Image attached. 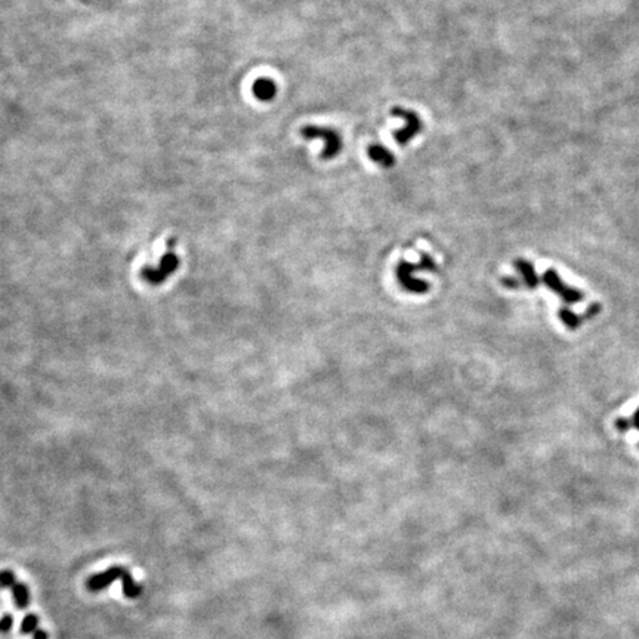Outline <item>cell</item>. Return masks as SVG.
Masks as SVG:
<instances>
[{"mask_svg":"<svg viewBox=\"0 0 639 639\" xmlns=\"http://www.w3.org/2000/svg\"><path fill=\"white\" fill-rule=\"evenodd\" d=\"M417 270L434 271L435 270L434 259L429 257V254L422 253V261L417 265L401 261L397 266V277L404 289H407L410 290V292H414V293H423L429 289V284L423 280H417V278L413 277V273Z\"/></svg>","mask_w":639,"mask_h":639,"instance_id":"obj_1","label":"cell"},{"mask_svg":"<svg viewBox=\"0 0 639 639\" xmlns=\"http://www.w3.org/2000/svg\"><path fill=\"white\" fill-rule=\"evenodd\" d=\"M300 135L305 139H323L324 141V149L321 151V159L323 160H330L339 154V151L342 148L341 143V136L339 134L330 129V127H320V126H304L300 131Z\"/></svg>","mask_w":639,"mask_h":639,"instance_id":"obj_2","label":"cell"},{"mask_svg":"<svg viewBox=\"0 0 639 639\" xmlns=\"http://www.w3.org/2000/svg\"><path fill=\"white\" fill-rule=\"evenodd\" d=\"M392 115L395 118H400L405 122V126L401 127V129H397L394 132V138L400 145H407L410 139H413L417 134L422 131V122L414 111L405 110L403 107H395L392 108Z\"/></svg>","mask_w":639,"mask_h":639,"instance_id":"obj_3","label":"cell"},{"mask_svg":"<svg viewBox=\"0 0 639 639\" xmlns=\"http://www.w3.org/2000/svg\"><path fill=\"white\" fill-rule=\"evenodd\" d=\"M542 280H543L544 286H548L552 290V292H555L568 305L577 304V302H582L585 299V295L582 292H579V290L565 284L561 280V277L558 275V273L555 270H552V268L543 274Z\"/></svg>","mask_w":639,"mask_h":639,"instance_id":"obj_4","label":"cell"},{"mask_svg":"<svg viewBox=\"0 0 639 639\" xmlns=\"http://www.w3.org/2000/svg\"><path fill=\"white\" fill-rule=\"evenodd\" d=\"M127 570L124 567H111L108 568V570L106 572H102L99 574H95V576H92L89 577L88 580V589L92 590V592H98V590H102V589H106L107 586H110L113 582H115V580H119L123 577V574L126 573Z\"/></svg>","mask_w":639,"mask_h":639,"instance_id":"obj_5","label":"cell"},{"mask_svg":"<svg viewBox=\"0 0 639 639\" xmlns=\"http://www.w3.org/2000/svg\"><path fill=\"white\" fill-rule=\"evenodd\" d=\"M179 265V259L175 257L173 253H168L161 258V264L159 266V270H147L145 277L151 282H160L163 280L165 277H168L173 270L177 268Z\"/></svg>","mask_w":639,"mask_h":639,"instance_id":"obj_6","label":"cell"},{"mask_svg":"<svg viewBox=\"0 0 639 639\" xmlns=\"http://www.w3.org/2000/svg\"><path fill=\"white\" fill-rule=\"evenodd\" d=\"M369 157L375 161V163L380 165L385 169H391L395 165V157L391 153L388 148H385L380 144H371L367 149Z\"/></svg>","mask_w":639,"mask_h":639,"instance_id":"obj_7","label":"cell"},{"mask_svg":"<svg viewBox=\"0 0 639 639\" xmlns=\"http://www.w3.org/2000/svg\"><path fill=\"white\" fill-rule=\"evenodd\" d=\"M515 268L522 277V283H524L528 289H536L539 286V277L536 271H534V266L531 262H528L527 259H517Z\"/></svg>","mask_w":639,"mask_h":639,"instance_id":"obj_8","label":"cell"},{"mask_svg":"<svg viewBox=\"0 0 639 639\" xmlns=\"http://www.w3.org/2000/svg\"><path fill=\"white\" fill-rule=\"evenodd\" d=\"M253 94L261 101H271L277 94V86L271 79H258L253 85Z\"/></svg>","mask_w":639,"mask_h":639,"instance_id":"obj_9","label":"cell"},{"mask_svg":"<svg viewBox=\"0 0 639 639\" xmlns=\"http://www.w3.org/2000/svg\"><path fill=\"white\" fill-rule=\"evenodd\" d=\"M10 589H13V594H14V599H15L17 607L18 608H26L29 606V602H30L29 588L26 585L17 582Z\"/></svg>","mask_w":639,"mask_h":639,"instance_id":"obj_10","label":"cell"},{"mask_svg":"<svg viewBox=\"0 0 639 639\" xmlns=\"http://www.w3.org/2000/svg\"><path fill=\"white\" fill-rule=\"evenodd\" d=\"M558 316H560L561 321L565 324V326L568 329H572V330L580 327V324H582V318H580L577 314H574L572 309H568L565 307L560 309V312H558Z\"/></svg>","mask_w":639,"mask_h":639,"instance_id":"obj_11","label":"cell"},{"mask_svg":"<svg viewBox=\"0 0 639 639\" xmlns=\"http://www.w3.org/2000/svg\"><path fill=\"white\" fill-rule=\"evenodd\" d=\"M615 428H617L619 431H622V432L631 431L632 428H635V429H638V431H639V409L635 410L632 419H626V417H620V419L615 421Z\"/></svg>","mask_w":639,"mask_h":639,"instance_id":"obj_12","label":"cell"},{"mask_svg":"<svg viewBox=\"0 0 639 639\" xmlns=\"http://www.w3.org/2000/svg\"><path fill=\"white\" fill-rule=\"evenodd\" d=\"M38 624H39V619H38V615H34V614H29L27 617L22 620V624H21V631L24 632V633H34L38 631Z\"/></svg>","mask_w":639,"mask_h":639,"instance_id":"obj_13","label":"cell"},{"mask_svg":"<svg viewBox=\"0 0 639 639\" xmlns=\"http://www.w3.org/2000/svg\"><path fill=\"white\" fill-rule=\"evenodd\" d=\"M17 583V577L13 572H2L0 573V585L5 586V588H13L14 585Z\"/></svg>","mask_w":639,"mask_h":639,"instance_id":"obj_14","label":"cell"},{"mask_svg":"<svg viewBox=\"0 0 639 639\" xmlns=\"http://www.w3.org/2000/svg\"><path fill=\"white\" fill-rule=\"evenodd\" d=\"M13 624H14L13 617H10V615H5V617H3L2 620H0V632H6V631H9L10 627H13Z\"/></svg>","mask_w":639,"mask_h":639,"instance_id":"obj_15","label":"cell"},{"mask_svg":"<svg viewBox=\"0 0 639 639\" xmlns=\"http://www.w3.org/2000/svg\"><path fill=\"white\" fill-rule=\"evenodd\" d=\"M502 283H503L506 287H509V289H518V287L521 286L519 282L515 280V278H512V277H505V278H502Z\"/></svg>","mask_w":639,"mask_h":639,"instance_id":"obj_16","label":"cell"},{"mask_svg":"<svg viewBox=\"0 0 639 639\" xmlns=\"http://www.w3.org/2000/svg\"><path fill=\"white\" fill-rule=\"evenodd\" d=\"M33 639H48V635H46V632L38 629L36 632L33 633Z\"/></svg>","mask_w":639,"mask_h":639,"instance_id":"obj_17","label":"cell"}]
</instances>
